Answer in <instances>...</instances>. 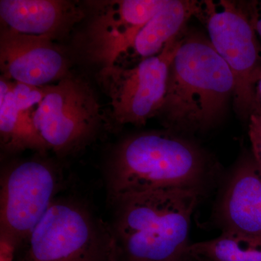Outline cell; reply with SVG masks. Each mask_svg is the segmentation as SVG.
Masks as SVG:
<instances>
[{
  "label": "cell",
  "instance_id": "6da1fadb",
  "mask_svg": "<svg viewBox=\"0 0 261 261\" xmlns=\"http://www.w3.org/2000/svg\"><path fill=\"white\" fill-rule=\"evenodd\" d=\"M200 190L167 189L118 197L111 228L119 261H184Z\"/></svg>",
  "mask_w": 261,
  "mask_h": 261
},
{
  "label": "cell",
  "instance_id": "e0dca14e",
  "mask_svg": "<svg viewBox=\"0 0 261 261\" xmlns=\"http://www.w3.org/2000/svg\"><path fill=\"white\" fill-rule=\"evenodd\" d=\"M20 245L10 233L0 231V261H14Z\"/></svg>",
  "mask_w": 261,
  "mask_h": 261
},
{
  "label": "cell",
  "instance_id": "9c48e42d",
  "mask_svg": "<svg viewBox=\"0 0 261 261\" xmlns=\"http://www.w3.org/2000/svg\"><path fill=\"white\" fill-rule=\"evenodd\" d=\"M167 0L113 2L99 12L89 27L87 53L103 68L116 65L119 57L132 49L141 29Z\"/></svg>",
  "mask_w": 261,
  "mask_h": 261
},
{
  "label": "cell",
  "instance_id": "5bb4252c",
  "mask_svg": "<svg viewBox=\"0 0 261 261\" xmlns=\"http://www.w3.org/2000/svg\"><path fill=\"white\" fill-rule=\"evenodd\" d=\"M34 113L17 106L11 81L0 80V136L2 148L16 153L32 149L44 153L49 149L34 126Z\"/></svg>",
  "mask_w": 261,
  "mask_h": 261
},
{
  "label": "cell",
  "instance_id": "2e32d148",
  "mask_svg": "<svg viewBox=\"0 0 261 261\" xmlns=\"http://www.w3.org/2000/svg\"><path fill=\"white\" fill-rule=\"evenodd\" d=\"M248 135L253 161L261 173V111L252 113L249 117Z\"/></svg>",
  "mask_w": 261,
  "mask_h": 261
},
{
  "label": "cell",
  "instance_id": "7a4b0ae2",
  "mask_svg": "<svg viewBox=\"0 0 261 261\" xmlns=\"http://www.w3.org/2000/svg\"><path fill=\"white\" fill-rule=\"evenodd\" d=\"M234 89L232 72L209 39L185 33L170 66L159 115L173 130L208 129L223 116Z\"/></svg>",
  "mask_w": 261,
  "mask_h": 261
},
{
  "label": "cell",
  "instance_id": "5b68a950",
  "mask_svg": "<svg viewBox=\"0 0 261 261\" xmlns=\"http://www.w3.org/2000/svg\"><path fill=\"white\" fill-rule=\"evenodd\" d=\"M201 18L205 20L209 40L232 72L235 82L234 106L243 116L261 111L256 84L261 71L260 46L255 27V15L250 16L238 3L221 1V9L205 1Z\"/></svg>",
  "mask_w": 261,
  "mask_h": 261
},
{
  "label": "cell",
  "instance_id": "d6986e66",
  "mask_svg": "<svg viewBox=\"0 0 261 261\" xmlns=\"http://www.w3.org/2000/svg\"><path fill=\"white\" fill-rule=\"evenodd\" d=\"M256 92L257 99H258L259 104L261 108V71L259 75L258 80H257L256 84Z\"/></svg>",
  "mask_w": 261,
  "mask_h": 261
},
{
  "label": "cell",
  "instance_id": "9a60e30c",
  "mask_svg": "<svg viewBox=\"0 0 261 261\" xmlns=\"http://www.w3.org/2000/svg\"><path fill=\"white\" fill-rule=\"evenodd\" d=\"M188 255L197 261H261V239L223 230L217 238L191 244Z\"/></svg>",
  "mask_w": 261,
  "mask_h": 261
},
{
  "label": "cell",
  "instance_id": "ba28073f",
  "mask_svg": "<svg viewBox=\"0 0 261 261\" xmlns=\"http://www.w3.org/2000/svg\"><path fill=\"white\" fill-rule=\"evenodd\" d=\"M60 185L56 168L44 161L30 160L5 169L0 185V231L12 235L21 247L56 200Z\"/></svg>",
  "mask_w": 261,
  "mask_h": 261
},
{
  "label": "cell",
  "instance_id": "52a82bcc",
  "mask_svg": "<svg viewBox=\"0 0 261 261\" xmlns=\"http://www.w3.org/2000/svg\"><path fill=\"white\" fill-rule=\"evenodd\" d=\"M99 105L88 84L65 75L45 94L33 115L49 149L59 154L79 150L93 140L100 125Z\"/></svg>",
  "mask_w": 261,
  "mask_h": 261
},
{
  "label": "cell",
  "instance_id": "3957f363",
  "mask_svg": "<svg viewBox=\"0 0 261 261\" xmlns=\"http://www.w3.org/2000/svg\"><path fill=\"white\" fill-rule=\"evenodd\" d=\"M207 165L200 149L171 132H151L123 140L106 171L108 202L167 189L201 190Z\"/></svg>",
  "mask_w": 261,
  "mask_h": 261
},
{
  "label": "cell",
  "instance_id": "ac0fdd59",
  "mask_svg": "<svg viewBox=\"0 0 261 261\" xmlns=\"http://www.w3.org/2000/svg\"><path fill=\"white\" fill-rule=\"evenodd\" d=\"M255 27L256 30L257 37L260 39L261 43V18H258L257 15H255Z\"/></svg>",
  "mask_w": 261,
  "mask_h": 261
},
{
  "label": "cell",
  "instance_id": "8fae6325",
  "mask_svg": "<svg viewBox=\"0 0 261 261\" xmlns=\"http://www.w3.org/2000/svg\"><path fill=\"white\" fill-rule=\"evenodd\" d=\"M83 16L72 2L61 0H1L0 17L7 28L49 38L67 32Z\"/></svg>",
  "mask_w": 261,
  "mask_h": 261
},
{
  "label": "cell",
  "instance_id": "30bf717a",
  "mask_svg": "<svg viewBox=\"0 0 261 261\" xmlns=\"http://www.w3.org/2000/svg\"><path fill=\"white\" fill-rule=\"evenodd\" d=\"M0 65L5 80L37 87L67 75L66 60L51 39L8 28L1 30Z\"/></svg>",
  "mask_w": 261,
  "mask_h": 261
},
{
  "label": "cell",
  "instance_id": "ffe728a7",
  "mask_svg": "<svg viewBox=\"0 0 261 261\" xmlns=\"http://www.w3.org/2000/svg\"><path fill=\"white\" fill-rule=\"evenodd\" d=\"M189 259H190V258H189ZM184 261H190V260H188V259H187V260H184Z\"/></svg>",
  "mask_w": 261,
  "mask_h": 261
},
{
  "label": "cell",
  "instance_id": "4fadbf2b",
  "mask_svg": "<svg viewBox=\"0 0 261 261\" xmlns=\"http://www.w3.org/2000/svg\"><path fill=\"white\" fill-rule=\"evenodd\" d=\"M201 12L197 1L167 0L139 32L132 48L134 56L145 60L159 54L169 41L185 32L188 20Z\"/></svg>",
  "mask_w": 261,
  "mask_h": 261
},
{
  "label": "cell",
  "instance_id": "277c9868",
  "mask_svg": "<svg viewBox=\"0 0 261 261\" xmlns=\"http://www.w3.org/2000/svg\"><path fill=\"white\" fill-rule=\"evenodd\" d=\"M18 261H119L111 225L84 202L58 198L18 252Z\"/></svg>",
  "mask_w": 261,
  "mask_h": 261
},
{
  "label": "cell",
  "instance_id": "7c38bea8",
  "mask_svg": "<svg viewBox=\"0 0 261 261\" xmlns=\"http://www.w3.org/2000/svg\"><path fill=\"white\" fill-rule=\"evenodd\" d=\"M219 217L223 230L261 239V173L254 161L233 171L221 198Z\"/></svg>",
  "mask_w": 261,
  "mask_h": 261
},
{
  "label": "cell",
  "instance_id": "8992f818",
  "mask_svg": "<svg viewBox=\"0 0 261 261\" xmlns=\"http://www.w3.org/2000/svg\"><path fill=\"white\" fill-rule=\"evenodd\" d=\"M185 31L169 41L156 56L136 66L114 65L102 68L99 80L111 99L113 117L118 124L144 126L163 107L168 72L183 42Z\"/></svg>",
  "mask_w": 261,
  "mask_h": 261
}]
</instances>
